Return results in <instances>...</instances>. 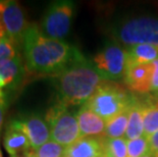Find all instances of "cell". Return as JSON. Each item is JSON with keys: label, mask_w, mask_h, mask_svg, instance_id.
<instances>
[{"label": "cell", "mask_w": 158, "mask_h": 157, "mask_svg": "<svg viewBox=\"0 0 158 157\" xmlns=\"http://www.w3.org/2000/svg\"><path fill=\"white\" fill-rule=\"evenodd\" d=\"M27 69L34 75L58 76L76 63L86 60L77 48L64 41L47 38L39 26H29L23 38Z\"/></svg>", "instance_id": "obj_1"}, {"label": "cell", "mask_w": 158, "mask_h": 157, "mask_svg": "<svg viewBox=\"0 0 158 157\" xmlns=\"http://www.w3.org/2000/svg\"><path fill=\"white\" fill-rule=\"evenodd\" d=\"M101 83V76L88 61L76 63L56 76L58 103L66 107L84 105Z\"/></svg>", "instance_id": "obj_2"}, {"label": "cell", "mask_w": 158, "mask_h": 157, "mask_svg": "<svg viewBox=\"0 0 158 157\" xmlns=\"http://www.w3.org/2000/svg\"><path fill=\"white\" fill-rule=\"evenodd\" d=\"M134 102V97L123 86L114 82L102 81L99 88L85 105L107 122L129 109Z\"/></svg>", "instance_id": "obj_3"}, {"label": "cell", "mask_w": 158, "mask_h": 157, "mask_svg": "<svg viewBox=\"0 0 158 157\" xmlns=\"http://www.w3.org/2000/svg\"><path fill=\"white\" fill-rule=\"evenodd\" d=\"M45 121L49 126L51 139L60 145L69 147L82 138L77 114L60 103L48 109Z\"/></svg>", "instance_id": "obj_4"}, {"label": "cell", "mask_w": 158, "mask_h": 157, "mask_svg": "<svg viewBox=\"0 0 158 157\" xmlns=\"http://www.w3.org/2000/svg\"><path fill=\"white\" fill-rule=\"evenodd\" d=\"M75 4L72 1L53 2L42 19V34L47 38L63 41L72 27Z\"/></svg>", "instance_id": "obj_5"}, {"label": "cell", "mask_w": 158, "mask_h": 157, "mask_svg": "<svg viewBox=\"0 0 158 157\" xmlns=\"http://www.w3.org/2000/svg\"><path fill=\"white\" fill-rule=\"evenodd\" d=\"M118 39L132 47L140 44L158 47V19L147 16L131 19L120 27Z\"/></svg>", "instance_id": "obj_6"}, {"label": "cell", "mask_w": 158, "mask_h": 157, "mask_svg": "<svg viewBox=\"0 0 158 157\" xmlns=\"http://www.w3.org/2000/svg\"><path fill=\"white\" fill-rule=\"evenodd\" d=\"M93 62L102 79L118 80L124 76L129 54L119 46L109 45L94 56Z\"/></svg>", "instance_id": "obj_7"}, {"label": "cell", "mask_w": 158, "mask_h": 157, "mask_svg": "<svg viewBox=\"0 0 158 157\" xmlns=\"http://www.w3.org/2000/svg\"><path fill=\"white\" fill-rule=\"evenodd\" d=\"M0 24L4 29L5 36L16 45L23 43L30 26L22 5L12 0H0Z\"/></svg>", "instance_id": "obj_8"}, {"label": "cell", "mask_w": 158, "mask_h": 157, "mask_svg": "<svg viewBox=\"0 0 158 157\" xmlns=\"http://www.w3.org/2000/svg\"><path fill=\"white\" fill-rule=\"evenodd\" d=\"M153 65L151 63H129L123 76L127 88L138 94H146L151 91Z\"/></svg>", "instance_id": "obj_9"}, {"label": "cell", "mask_w": 158, "mask_h": 157, "mask_svg": "<svg viewBox=\"0 0 158 157\" xmlns=\"http://www.w3.org/2000/svg\"><path fill=\"white\" fill-rule=\"evenodd\" d=\"M16 125L28 137L33 150L38 149L51 138L49 126L39 115H31L23 119H15Z\"/></svg>", "instance_id": "obj_10"}, {"label": "cell", "mask_w": 158, "mask_h": 157, "mask_svg": "<svg viewBox=\"0 0 158 157\" xmlns=\"http://www.w3.org/2000/svg\"><path fill=\"white\" fill-rule=\"evenodd\" d=\"M3 146L10 156L18 155L32 149L28 137L19 128L15 119L10 121L6 126L3 135Z\"/></svg>", "instance_id": "obj_11"}, {"label": "cell", "mask_w": 158, "mask_h": 157, "mask_svg": "<svg viewBox=\"0 0 158 157\" xmlns=\"http://www.w3.org/2000/svg\"><path fill=\"white\" fill-rule=\"evenodd\" d=\"M81 137H96L104 135L106 128V122L98 114L92 111L84 104L77 113Z\"/></svg>", "instance_id": "obj_12"}, {"label": "cell", "mask_w": 158, "mask_h": 157, "mask_svg": "<svg viewBox=\"0 0 158 157\" xmlns=\"http://www.w3.org/2000/svg\"><path fill=\"white\" fill-rule=\"evenodd\" d=\"M102 140L95 137H84L66 147L65 157H103Z\"/></svg>", "instance_id": "obj_13"}, {"label": "cell", "mask_w": 158, "mask_h": 157, "mask_svg": "<svg viewBox=\"0 0 158 157\" xmlns=\"http://www.w3.org/2000/svg\"><path fill=\"white\" fill-rule=\"evenodd\" d=\"M25 75V68L22 57L18 55L13 59L0 62V76L5 87L18 86Z\"/></svg>", "instance_id": "obj_14"}, {"label": "cell", "mask_w": 158, "mask_h": 157, "mask_svg": "<svg viewBox=\"0 0 158 157\" xmlns=\"http://www.w3.org/2000/svg\"><path fill=\"white\" fill-rule=\"evenodd\" d=\"M144 136V121H143V104L141 102H134L131 106L129 113V122L124 139L134 140Z\"/></svg>", "instance_id": "obj_15"}, {"label": "cell", "mask_w": 158, "mask_h": 157, "mask_svg": "<svg viewBox=\"0 0 158 157\" xmlns=\"http://www.w3.org/2000/svg\"><path fill=\"white\" fill-rule=\"evenodd\" d=\"M129 63H151L158 59V47L148 44H140L131 47L127 51Z\"/></svg>", "instance_id": "obj_16"}, {"label": "cell", "mask_w": 158, "mask_h": 157, "mask_svg": "<svg viewBox=\"0 0 158 157\" xmlns=\"http://www.w3.org/2000/svg\"><path fill=\"white\" fill-rule=\"evenodd\" d=\"M144 137L149 139L158 131V101L142 103Z\"/></svg>", "instance_id": "obj_17"}, {"label": "cell", "mask_w": 158, "mask_h": 157, "mask_svg": "<svg viewBox=\"0 0 158 157\" xmlns=\"http://www.w3.org/2000/svg\"><path fill=\"white\" fill-rule=\"evenodd\" d=\"M130 108L127 109L126 111L119 113L115 118H113L109 122H106L105 132H104L105 138H109V139L123 138V136L126 135L127 122H129Z\"/></svg>", "instance_id": "obj_18"}, {"label": "cell", "mask_w": 158, "mask_h": 157, "mask_svg": "<svg viewBox=\"0 0 158 157\" xmlns=\"http://www.w3.org/2000/svg\"><path fill=\"white\" fill-rule=\"evenodd\" d=\"M104 154L111 157H127V141L124 138L101 139Z\"/></svg>", "instance_id": "obj_19"}, {"label": "cell", "mask_w": 158, "mask_h": 157, "mask_svg": "<svg viewBox=\"0 0 158 157\" xmlns=\"http://www.w3.org/2000/svg\"><path fill=\"white\" fill-rule=\"evenodd\" d=\"M66 147L49 140L45 144L35 150L36 157H64Z\"/></svg>", "instance_id": "obj_20"}, {"label": "cell", "mask_w": 158, "mask_h": 157, "mask_svg": "<svg viewBox=\"0 0 158 157\" xmlns=\"http://www.w3.org/2000/svg\"><path fill=\"white\" fill-rule=\"evenodd\" d=\"M127 141V157H142L149 153V144L146 137Z\"/></svg>", "instance_id": "obj_21"}, {"label": "cell", "mask_w": 158, "mask_h": 157, "mask_svg": "<svg viewBox=\"0 0 158 157\" xmlns=\"http://www.w3.org/2000/svg\"><path fill=\"white\" fill-rule=\"evenodd\" d=\"M16 45L11 40H9L7 37H4L0 41V62L4 60H9L13 59L19 55L16 51Z\"/></svg>", "instance_id": "obj_22"}, {"label": "cell", "mask_w": 158, "mask_h": 157, "mask_svg": "<svg viewBox=\"0 0 158 157\" xmlns=\"http://www.w3.org/2000/svg\"><path fill=\"white\" fill-rule=\"evenodd\" d=\"M153 72L151 79V91H158V59L152 62Z\"/></svg>", "instance_id": "obj_23"}, {"label": "cell", "mask_w": 158, "mask_h": 157, "mask_svg": "<svg viewBox=\"0 0 158 157\" xmlns=\"http://www.w3.org/2000/svg\"><path fill=\"white\" fill-rule=\"evenodd\" d=\"M148 144H149V152L154 155H157L158 154V131L148 139Z\"/></svg>", "instance_id": "obj_24"}, {"label": "cell", "mask_w": 158, "mask_h": 157, "mask_svg": "<svg viewBox=\"0 0 158 157\" xmlns=\"http://www.w3.org/2000/svg\"><path fill=\"white\" fill-rule=\"evenodd\" d=\"M5 108H6L5 100H2V101H0V131H1V129H2L3 119H4Z\"/></svg>", "instance_id": "obj_25"}, {"label": "cell", "mask_w": 158, "mask_h": 157, "mask_svg": "<svg viewBox=\"0 0 158 157\" xmlns=\"http://www.w3.org/2000/svg\"><path fill=\"white\" fill-rule=\"evenodd\" d=\"M11 157H36L35 155V150L33 149H30L28 151H25L23 153H19L18 155H15V156H11Z\"/></svg>", "instance_id": "obj_26"}, {"label": "cell", "mask_w": 158, "mask_h": 157, "mask_svg": "<svg viewBox=\"0 0 158 157\" xmlns=\"http://www.w3.org/2000/svg\"><path fill=\"white\" fill-rule=\"evenodd\" d=\"M5 37V32H4V29H3V27H2V25L0 24V41L4 38Z\"/></svg>", "instance_id": "obj_27"}, {"label": "cell", "mask_w": 158, "mask_h": 157, "mask_svg": "<svg viewBox=\"0 0 158 157\" xmlns=\"http://www.w3.org/2000/svg\"><path fill=\"white\" fill-rule=\"evenodd\" d=\"M142 157H156L155 155H154V154H152V153H147V154L146 155H144V156H142Z\"/></svg>", "instance_id": "obj_28"}, {"label": "cell", "mask_w": 158, "mask_h": 157, "mask_svg": "<svg viewBox=\"0 0 158 157\" xmlns=\"http://www.w3.org/2000/svg\"><path fill=\"white\" fill-rule=\"evenodd\" d=\"M0 157H2V154H1V149H0Z\"/></svg>", "instance_id": "obj_29"}, {"label": "cell", "mask_w": 158, "mask_h": 157, "mask_svg": "<svg viewBox=\"0 0 158 157\" xmlns=\"http://www.w3.org/2000/svg\"><path fill=\"white\" fill-rule=\"evenodd\" d=\"M103 157H111V156H108V155H104Z\"/></svg>", "instance_id": "obj_30"}, {"label": "cell", "mask_w": 158, "mask_h": 157, "mask_svg": "<svg viewBox=\"0 0 158 157\" xmlns=\"http://www.w3.org/2000/svg\"><path fill=\"white\" fill-rule=\"evenodd\" d=\"M155 156H156V157H158V154H157V155H155Z\"/></svg>", "instance_id": "obj_31"}, {"label": "cell", "mask_w": 158, "mask_h": 157, "mask_svg": "<svg viewBox=\"0 0 158 157\" xmlns=\"http://www.w3.org/2000/svg\"><path fill=\"white\" fill-rule=\"evenodd\" d=\"M64 157H65V156H64Z\"/></svg>", "instance_id": "obj_32"}]
</instances>
